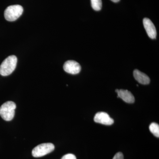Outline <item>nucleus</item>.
<instances>
[{"instance_id": "nucleus-1", "label": "nucleus", "mask_w": 159, "mask_h": 159, "mask_svg": "<svg viewBox=\"0 0 159 159\" xmlns=\"http://www.w3.org/2000/svg\"><path fill=\"white\" fill-rule=\"evenodd\" d=\"M17 62V57L15 55L7 57L0 66V74L3 76L10 75L15 70Z\"/></svg>"}, {"instance_id": "nucleus-2", "label": "nucleus", "mask_w": 159, "mask_h": 159, "mask_svg": "<svg viewBox=\"0 0 159 159\" xmlns=\"http://www.w3.org/2000/svg\"><path fill=\"white\" fill-rule=\"evenodd\" d=\"M16 104L12 101L3 103L0 107V116L6 121H11L14 118Z\"/></svg>"}, {"instance_id": "nucleus-3", "label": "nucleus", "mask_w": 159, "mask_h": 159, "mask_svg": "<svg viewBox=\"0 0 159 159\" xmlns=\"http://www.w3.org/2000/svg\"><path fill=\"white\" fill-rule=\"evenodd\" d=\"M24 9L20 5H12L6 8L4 11L5 19L9 21H14L22 14Z\"/></svg>"}, {"instance_id": "nucleus-4", "label": "nucleus", "mask_w": 159, "mask_h": 159, "mask_svg": "<svg viewBox=\"0 0 159 159\" xmlns=\"http://www.w3.org/2000/svg\"><path fill=\"white\" fill-rule=\"evenodd\" d=\"M54 145L51 143H43L33 148L32 155L34 157H40L54 150Z\"/></svg>"}, {"instance_id": "nucleus-5", "label": "nucleus", "mask_w": 159, "mask_h": 159, "mask_svg": "<svg viewBox=\"0 0 159 159\" xmlns=\"http://www.w3.org/2000/svg\"><path fill=\"white\" fill-rule=\"evenodd\" d=\"M63 69L65 72L71 74H79L81 70V66L77 61L69 60L65 63Z\"/></svg>"}, {"instance_id": "nucleus-6", "label": "nucleus", "mask_w": 159, "mask_h": 159, "mask_svg": "<svg viewBox=\"0 0 159 159\" xmlns=\"http://www.w3.org/2000/svg\"><path fill=\"white\" fill-rule=\"evenodd\" d=\"M94 120L97 123L105 125H111L113 124V119L111 118L108 114L103 112L97 113L94 117Z\"/></svg>"}, {"instance_id": "nucleus-7", "label": "nucleus", "mask_w": 159, "mask_h": 159, "mask_svg": "<svg viewBox=\"0 0 159 159\" xmlns=\"http://www.w3.org/2000/svg\"><path fill=\"white\" fill-rule=\"evenodd\" d=\"M143 25L148 36L152 39H155L157 37V30L155 26L150 19L145 18L143 20Z\"/></svg>"}, {"instance_id": "nucleus-8", "label": "nucleus", "mask_w": 159, "mask_h": 159, "mask_svg": "<svg viewBox=\"0 0 159 159\" xmlns=\"http://www.w3.org/2000/svg\"><path fill=\"white\" fill-rule=\"evenodd\" d=\"M116 92L118 94V98L122 99L124 102L127 103H133L134 102L135 98L132 94L127 90L117 89Z\"/></svg>"}, {"instance_id": "nucleus-9", "label": "nucleus", "mask_w": 159, "mask_h": 159, "mask_svg": "<svg viewBox=\"0 0 159 159\" xmlns=\"http://www.w3.org/2000/svg\"><path fill=\"white\" fill-rule=\"evenodd\" d=\"M134 76L136 80L142 84H148L150 82L149 77L146 74L138 70L134 71Z\"/></svg>"}, {"instance_id": "nucleus-10", "label": "nucleus", "mask_w": 159, "mask_h": 159, "mask_svg": "<svg viewBox=\"0 0 159 159\" xmlns=\"http://www.w3.org/2000/svg\"><path fill=\"white\" fill-rule=\"evenodd\" d=\"M149 130L155 136L159 137V125L156 123L153 122L149 125Z\"/></svg>"}, {"instance_id": "nucleus-11", "label": "nucleus", "mask_w": 159, "mask_h": 159, "mask_svg": "<svg viewBox=\"0 0 159 159\" xmlns=\"http://www.w3.org/2000/svg\"><path fill=\"white\" fill-rule=\"evenodd\" d=\"M92 8L95 11H99L102 9V0H91Z\"/></svg>"}, {"instance_id": "nucleus-12", "label": "nucleus", "mask_w": 159, "mask_h": 159, "mask_svg": "<svg viewBox=\"0 0 159 159\" xmlns=\"http://www.w3.org/2000/svg\"><path fill=\"white\" fill-rule=\"evenodd\" d=\"M61 159H77V158L73 154L69 153L64 156Z\"/></svg>"}, {"instance_id": "nucleus-13", "label": "nucleus", "mask_w": 159, "mask_h": 159, "mask_svg": "<svg viewBox=\"0 0 159 159\" xmlns=\"http://www.w3.org/2000/svg\"><path fill=\"white\" fill-rule=\"evenodd\" d=\"M113 159H124L123 154L121 152H119L115 155Z\"/></svg>"}, {"instance_id": "nucleus-14", "label": "nucleus", "mask_w": 159, "mask_h": 159, "mask_svg": "<svg viewBox=\"0 0 159 159\" xmlns=\"http://www.w3.org/2000/svg\"><path fill=\"white\" fill-rule=\"evenodd\" d=\"M112 2H113L117 3L118 2L120 1V0H111Z\"/></svg>"}]
</instances>
